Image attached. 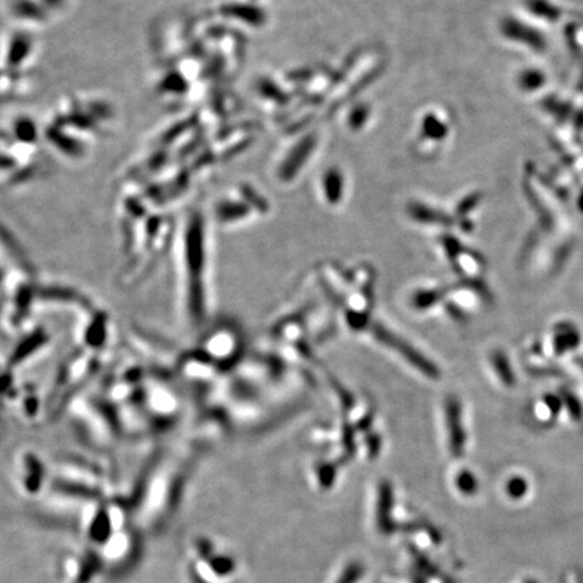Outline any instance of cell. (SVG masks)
<instances>
[{"label": "cell", "mask_w": 583, "mask_h": 583, "mask_svg": "<svg viewBox=\"0 0 583 583\" xmlns=\"http://www.w3.org/2000/svg\"><path fill=\"white\" fill-rule=\"evenodd\" d=\"M16 412L21 417L22 422L33 423L31 420H36L37 416L40 414L41 410L43 408V404L41 402V397L37 393V389L31 385L25 386L21 392V395H16Z\"/></svg>", "instance_id": "6"}, {"label": "cell", "mask_w": 583, "mask_h": 583, "mask_svg": "<svg viewBox=\"0 0 583 583\" xmlns=\"http://www.w3.org/2000/svg\"><path fill=\"white\" fill-rule=\"evenodd\" d=\"M577 343H578V336L575 332H563L557 336V342H555L557 353H563L571 347H574Z\"/></svg>", "instance_id": "11"}, {"label": "cell", "mask_w": 583, "mask_h": 583, "mask_svg": "<svg viewBox=\"0 0 583 583\" xmlns=\"http://www.w3.org/2000/svg\"><path fill=\"white\" fill-rule=\"evenodd\" d=\"M566 402H567V407H569V410H570V413L574 416V417H579L581 416V407H579V402L577 401V398L569 397L566 398Z\"/></svg>", "instance_id": "14"}, {"label": "cell", "mask_w": 583, "mask_h": 583, "mask_svg": "<svg viewBox=\"0 0 583 583\" xmlns=\"http://www.w3.org/2000/svg\"><path fill=\"white\" fill-rule=\"evenodd\" d=\"M393 506V494L389 483H383L380 489V504H378V527L384 533L393 532V521L390 518Z\"/></svg>", "instance_id": "8"}, {"label": "cell", "mask_w": 583, "mask_h": 583, "mask_svg": "<svg viewBox=\"0 0 583 583\" xmlns=\"http://www.w3.org/2000/svg\"><path fill=\"white\" fill-rule=\"evenodd\" d=\"M493 359H494V366L500 373L501 380L504 381L505 384H513V373L510 370V366H509V363H508V360H506L504 355L503 354H496Z\"/></svg>", "instance_id": "10"}, {"label": "cell", "mask_w": 583, "mask_h": 583, "mask_svg": "<svg viewBox=\"0 0 583 583\" xmlns=\"http://www.w3.org/2000/svg\"><path fill=\"white\" fill-rule=\"evenodd\" d=\"M456 482H458V488L464 491V493H467V494H470V493H473V491L477 489V481H476V478L473 477V476H471L470 473H467V471L461 473Z\"/></svg>", "instance_id": "12"}, {"label": "cell", "mask_w": 583, "mask_h": 583, "mask_svg": "<svg viewBox=\"0 0 583 583\" xmlns=\"http://www.w3.org/2000/svg\"><path fill=\"white\" fill-rule=\"evenodd\" d=\"M525 489V485H524V482L521 481V479H515L512 483H510V486H509V491L512 493V494H515V496H520L523 491Z\"/></svg>", "instance_id": "15"}, {"label": "cell", "mask_w": 583, "mask_h": 583, "mask_svg": "<svg viewBox=\"0 0 583 583\" xmlns=\"http://www.w3.org/2000/svg\"><path fill=\"white\" fill-rule=\"evenodd\" d=\"M76 342L85 351L99 355L108 350L112 341V321L106 311L90 306L76 324Z\"/></svg>", "instance_id": "2"}, {"label": "cell", "mask_w": 583, "mask_h": 583, "mask_svg": "<svg viewBox=\"0 0 583 583\" xmlns=\"http://www.w3.org/2000/svg\"><path fill=\"white\" fill-rule=\"evenodd\" d=\"M54 339L52 333L45 327H33L28 331L19 335V342L10 354L9 369H23L31 362H36L45 355L52 347Z\"/></svg>", "instance_id": "4"}, {"label": "cell", "mask_w": 583, "mask_h": 583, "mask_svg": "<svg viewBox=\"0 0 583 583\" xmlns=\"http://www.w3.org/2000/svg\"><path fill=\"white\" fill-rule=\"evenodd\" d=\"M365 572V569L360 563H351L346 567L343 574L341 575V578L338 579L336 583H355L358 582L359 579L362 578Z\"/></svg>", "instance_id": "9"}, {"label": "cell", "mask_w": 583, "mask_h": 583, "mask_svg": "<svg viewBox=\"0 0 583 583\" xmlns=\"http://www.w3.org/2000/svg\"><path fill=\"white\" fill-rule=\"evenodd\" d=\"M237 345L239 346V338H237L235 331L220 327L204 336L201 353H204L213 362H216L218 366V363L235 358Z\"/></svg>", "instance_id": "5"}, {"label": "cell", "mask_w": 583, "mask_h": 583, "mask_svg": "<svg viewBox=\"0 0 583 583\" xmlns=\"http://www.w3.org/2000/svg\"><path fill=\"white\" fill-rule=\"evenodd\" d=\"M174 282L183 327L199 330L210 312L207 230L199 213L188 215L178 227L174 243Z\"/></svg>", "instance_id": "1"}, {"label": "cell", "mask_w": 583, "mask_h": 583, "mask_svg": "<svg viewBox=\"0 0 583 583\" xmlns=\"http://www.w3.org/2000/svg\"><path fill=\"white\" fill-rule=\"evenodd\" d=\"M92 306L87 296L77 289L63 285V284H46L41 285L36 297V309H50V311H65L82 314L85 309Z\"/></svg>", "instance_id": "3"}, {"label": "cell", "mask_w": 583, "mask_h": 583, "mask_svg": "<svg viewBox=\"0 0 583 583\" xmlns=\"http://www.w3.org/2000/svg\"><path fill=\"white\" fill-rule=\"evenodd\" d=\"M328 183L331 184V186H328V196L331 199H338L339 198V191H341V186H339L341 180H339L338 174H331L328 177Z\"/></svg>", "instance_id": "13"}, {"label": "cell", "mask_w": 583, "mask_h": 583, "mask_svg": "<svg viewBox=\"0 0 583 583\" xmlns=\"http://www.w3.org/2000/svg\"><path fill=\"white\" fill-rule=\"evenodd\" d=\"M449 435H450V446L452 452L458 456L462 454V449L464 446V427L461 422V408L456 401H451L449 408Z\"/></svg>", "instance_id": "7"}, {"label": "cell", "mask_w": 583, "mask_h": 583, "mask_svg": "<svg viewBox=\"0 0 583 583\" xmlns=\"http://www.w3.org/2000/svg\"><path fill=\"white\" fill-rule=\"evenodd\" d=\"M416 583H424V582H423V581H419V582H416Z\"/></svg>", "instance_id": "16"}]
</instances>
